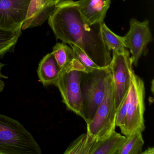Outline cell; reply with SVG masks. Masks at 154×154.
Here are the masks:
<instances>
[{
    "label": "cell",
    "mask_w": 154,
    "mask_h": 154,
    "mask_svg": "<svg viewBox=\"0 0 154 154\" xmlns=\"http://www.w3.org/2000/svg\"><path fill=\"white\" fill-rule=\"evenodd\" d=\"M48 20L57 39L78 47L100 67L110 65L111 51L103 39L101 23L90 24L80 12L76 2L63 0Z\"/></svg>",
    "instance_id": "1"
},
{
    "label": "cell",
    "mask_w": 154,
    "mask_h": 154,
    "mask_svg": "<svg viewBox=\"0 0 154 154\" xmlns=\"http://www.w3.org/2000/svg\"><path fill=\"white\" fill-rule=\"evenodd\" d=\"M0 154H40L42 150L19 122L0 114Z\"/></svg>",
    "instance_id": "2"
},
{
    "label": "cell",
    "mask_w": 154,
    "mask_h": 154,
    "mask_svg": "<svg viewBox=\"0 0 154 154\" xmlns=\"http://www.w3.org/2000/svg\"><path fill=\"white\" fill-rule=\"evenodd\" d=\"M112 75L110 65L83 72L80 84L82 98L81 117L86 124L93 119L103 100Z\"/></svg>",
    "instance_id": "3"
},
{
    "label": "cell",
    "mask_w": 154,
    "mask_h": 154,
    "mask_svg": "<svg viewBox=\"0 0 154 154\" xmlns=\"http://www.w3.org/2000/svg\"><path fill=\"white\" fill-rule=\"evenodd\" d=\"M85 68L75 57L71 63L61 71L55 85L62 96L66 109L82 117V98L81 90L82 74Z\"/></svg>",
    "instance_id": "4"
},
{
    "label": "cell",
    "mask_w": 154,
    "mask_h": 154,
    "mask_svg": "<svg viewBox=\"0 0 154 154\" xmlns=\"http://www.w3.org/2000/svg\"><path fill=\"white\" fill-rule=\"evenodd\" d=\"M116 115L114 82L112 75L103 100L93 119L87 124V133L96 141L106 139L115 131Z\"/></svg>",
    "instance_id": "5"
},
{
    "label": "cell",
    "mask_w": 154,
    "mask_h": 154,
    "mask_svg": "<svg viewBox=\"0 0 154 154\" xmlns=\"http://www.w3.org/2000/svg\"><path fill=\"white\" fill-rule=\"evenodd\" d=\"M131 77L126 123L121 130L127 137L136 132H142L145 129V85L143 80L135 74L133 69L131 72Z\"/></svg>",
    "instance_id": "6"
},
{
    "label": "cell",
    "mask_w": 154,
    "mask_h": 154,
    "mask_svg": "<svg viewBox=\"0 0 154 154\" xmlns=\"http://www.w3.org/2000/svg\"><path fill=\"white\" fill-rule=\"evenodd\" d=\"M132 65L129 52L125 54L112 52L110 66L114 82L117 111L128 92L131 82V72L133 69Z\"/></svg>",
    "instance_id": "7"
},
{
    "label": "cell",
    "mask_w": 154,
    "mask_h": 154,
    "mask_svg": "<svg viewBox=\"0 0 154 154\" xmlns=\"http://www.w3.org/2000/svg\"><path fill=\"white\" fill-rule=\"evenodd\" d=\"M122 40L125 47L129 48L131 53L133 64L137 66L147 46L153 40L149 20H146L140 22L135 19H131L129 30L122 37Z\"/></svg>",
    "instance_id": "8"
},
{
    "label": "cell",
    "mask_w": 154,
    "mask_h": 154,
    "mask_svg": "<svg viewBox=\"0 0 154 154\" xmlns=\"http://www.w3.org/2000/svg\"><path fill=\"white\" fill-rule=\"evenodd\" d=\"M31 0H0V28L21 29Z\"/></svg>",
    "instance_id": "9"
},
{
    "label": "cell",
    "mask_w": 154,
    "mask_h": 154,
    "mask_svg": "<svg viewBox=\"0 0 154 154\" xmlns=\"http://www.w3.org/2000/svg\"><path fill=\"white\" fill-rule=\"evenodd\" d=\"M55 7L50 5L49 0H31L21 29L41 26L48 19Z\"/></svg>",
    "instance_id": "10"
},
{
    "label": "cell",
    "mask_w": 154,
    "mask_h": 154,
    "mask_svg": "<svg viewBox=\"0 0 154 154\" xmlns=\"http://www.w3.org/2000/svg\"><path fill=\"white\" fill-rule=\"evenodd\" d=\"M111 0H79L76 2L80 12L91 25L104 21Z\"/></svg>",
    "instance_id": "11"
},
{
    "label": "cell",
    "mask_w": 154,
    "mask_h": 154,
    "mask_svg": "<svg viewBox=\"0 0 154 154\" xmlns=\"http://www.w3.org/2000/svg\"><path fill=\"white\" fill-rule=\"evenodd\" d=\"M61 71L52 53L45 56L40 61L37 70L39 81L44 86L54 84L60 76Z\"/></svg>",
    "instance_id": "12"
},
{
    "label": "cell",
    "mask_w": 154,
    "mask_h": 154,
    "mask_svg": "<svg viewBox=\"0 0 154 154\" xmlns=\"http://www.w3.org/2000/svg\"><path fill=\"white\" fill-rule=\"evenodd\" d=\"M126 139L115 131L106 139L96 141L91 154H117Z\"/></svg>",
    "instance_id": "13"
},
{
    "label": "cell",
    "mask_w": 154,
    "mask_h": 154,
    "mask_svg": "<svg viewBox=\"0 0 154 154\" xmlns=\"http://www.w3.org/2000/svg\"><path fill=\"white\" fill-rule=\"evenodd\" d=\"M96 140L88 133L82 134L73 141L64 154H91Z\"/></svg>",
    "instance_id": "14"
},
{
    "label": "cell",
    "mask_w": 154,
    "mask_h": 154,
    "mask_svg": "<svg viewBox=\"0 0 154 154\" xmlns=\"http://www.w3.org/2000/svg\"><path fill=\"white\" fill-rule=\"evenodd\" d=\"M103 39L109 50L117 54H125L129 52L123 44L122 37L114 34L105 25L104 22L101 25Z\"/></svg>",
    "instance_id": "15"
},
{
    "label": "cell",
    "mask_w": 154,
    "mask_h": 154,
    "mask_svg": "<svg viewBox=\"0 0 154 154\" xmlns=\"http://www.w3.org/2000/svg\"><path fill=\"white\" fill-rule=\"evenodd\" d=\"M52 53L61 70L66 68L75 58L72 48L63 42L57 43Z\"/></svg>",
    "instance_id": "16"
},
{
    "label": "cell",
    "mask_w": 154,
    "mask_h": 154,
    "mask_svg": "<svg viewBox=\"0 0 154 154\" xmlns=\"http://www.w3.org/2000/svg\"><path fill=\"white\" fill-rule=\"evenodd\" d=\"M21 31L22 29L10 30L0 28V57L14 49Z\"/></svg>",
    "instance_id": "17"
},
{
    "label": "cell",
    "mask_w": 154,
    "mask_h": 154,
    "mask_svg": "<svg viewBox=\"0 0 154 154\" xmlns=\"http://www.w3.org/2000/svg\"><path fill=\"white\" fill-rule=\"evenodd\" d=\"M144 144L142 132H136L127 137L126 141L117 154H141Z\"/></svg>",
    "instance_id": "18"
},
{
    "label": "cell",
    "mask_w": 154,
    "mask_h": 154,
    "mask_svg": "<svg viewBox=\"0 0 154 154\" xmlns=\"http://www.w3.org/2000/svg\"><path fill=\"white\" fill-rule=\"evenodd\" d=\"M70 45L73 50L75 57L79 60L85 68V72H91L95 68H100V67L97 65L87 56V55L78 47L73 45Z\"/></svg>",
    "instance_id": "19"
},
{
    "label": "cell",
    "mask_w": 154,
    "mask_h": 154,
    "mask_svg": "<svg viewBox=\"0 0 154 154\" xmlns=\"http://www.w3.org/2000/svg\"><path fill=\"white\" fill-rule=\"evenodd\" d=\"M128 100V98L127 94L117 111L116 126L119 127L121 130L123 128L126 123Z\"/></svg>",
    "instance_id": "20"
},
{
    "label": "cell",
    "mask_w": 154,
    "mask_h": 154,
    "mask_svg": "<svg viewBox=\"0 0 154 154\" xmlns=\"http://www.w3.org/2000/svg\"><path fill=\"white\" fill-rule=\"evenodd\" d=\"M4 66H5V64L2 63H0V92H2L3 91V89H4L5 86V82H4V81L2 80V78L8 79V76L3 75L1 73L2 69Z\"/></svg>",
    "instance_id": "21"
},
{
    "label": "cell",
    "mask_w": 154,
    "mask_h": 154,
    "mask_svg": "<svg viewBox=\"0 0 154 154\" xmlns=\"http://www.w3.org/2000/svg\"><path fill=\"white\" fill-rule=\"evenodd\" d=\"M142 154H154V148L149 147L147 149H146L145 151L142 152Z\"/></svg>",
    "instance_id": "22"
},
{
    "label": "cell",
    "mask_w": 154,
    "mask_h": 154,
    "mask_svg": "<svg viewBox=\"0 0 154 154\" xmlns=\"http://www.w3.org/2000/svg\"><path fill=\"white\" fill-rule=\"evenodd\" d=\"M63 0H49V3L51 6H56L57 4Z\"/></svg>",
    "instance_id": "23"
},
{
    "label": "cell",
    "mask_w": 154,
    "mask_h": 154,
    "mask_svg": "<svg viewBox=\"0 0 154 154\" xmlns=\"http://www.w3.org/2000/svg\"><path fill=\"white\" fill-rule=\"evenodd\" d=\"M154 80H152V82H151V91H152V93L154 92Z\"/></svg>",
    "instance_id": "24"
}]
</instances>
